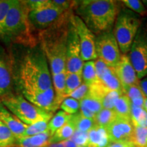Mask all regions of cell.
Returning a JSON list of instances; mask_svg holds the SVG:
<instances>
[{
    "label": "cell",
    "mask_w": 147,
    "mask_h": 147,
    "mask_svg": "<svg viewBox=\"0 0 147 147\" xmlns=\"http://www.w3.org/2000/svg\"><path fill=\"white\" fill-rule=\"evenodd\" d=\"M29 48L18 65V85L21 91H45L53 87L49 62L40 46Z\"/></svg>",
    "instance_id": "obj_1"
},
{
    "label": "cell",
    "mask_w": 147,
    "mask_h": 147,
    "mask_svg": "<svg viewBox=\"0 0 147 147\" xmlns=\"http://www.w3.org/2000/svg\"><path fill=\"white\" fill-rule=\"evenodd\" d=\"M71 13V10L68 11L57 23L38 33V42L49 62L51 75L66 70L67 40Z\"/></svg>",
    "instance_id": "obj_2"
},
{
    "label": "cell",
    "mask_w": 147,
    "mask_h": 147,
    "mask_svg": "<svg viewBox=\"0 0 147 147\" xmlns=\"http://www.w3.org/2000/svg\"><path fill=\"white\" fill-rule=\"evenodd\" d=\"M74 8L88 28L98 35L110 32L119 14L117 1L113 0L76 1Z\"/></svg>",
    "instance_id": "obj_3"
},
{
    "label": "cell",
    "mask_w": 147,
    "mask_h": 147,
    "mask_svg": "<svg viewBox=\"0 0 147 147\" xmlns=\"http://www.w3.org/2000/svg\"><path fill=\"white\" fill-rule=\"evenodd\" d=\"M29 12L26 1L14 0L3 22L0 38L27 47L38 45L29 21Z\"/></svg>",
    "instance_id": "obj_4"
},
{
    "label": "cell",
    "mask_w": 147,
    "mask_h": 147,
    "mask_svg": "<svg viewBox=\"0 0 147 147\" xmlns=\"http://www.w3.org/2000/svg\"><path fill=\"white\" fill-rule=\"evenodd\" d=\"M1 102L19 120L27 125L42 121H49L53 117V113L38 108L21 95L10 93L1 97Z\"/></svg>",
    "instance_id": "obj_5"
},
{
    "label": "cell",
    "mask_w": 147,
    "mask_h": 147,
    "mask_svg": "<svg viewBox=\"0 0 147 147\" xmlns=\"http://www.w3.org/2000/svg\"><path fill=\"white\" fill-rule=\"evenodd\" d=\"M140 23L139 18L129 11L123 10L119 14L115 22L114 35L123 54H126L131 49Z\"/></svg>",
    "instance_id": "obj_6"
},
{
    "label": "cell",
    "mask_w": 147,
    "mask_h": 147,
    "mask_svg": "<svg viewBox=\"0 0 147 147\" xmlns=\"http://www.w3.org/2000/svg\"><path fill=\"white\" fill-rule=\"evenodd\" d=\"M95 51L97 57L113 67L117 65L122 55L114 33L111 31L99 34L95 38Z\"/></svg>",
    "instance_id": "obj_7"
},
{
    "label": "cell",
    "mask_w": 147,
    "mask_h": 147,
    "mask_svg": "<svg viewBox=\"0 0 147 147\" xmlns=\"http://www.w3.org/2000/svg\"><path fill=\"white\" fill-rule=\"evenodd\" d=\"M69 10L65 11L55 7L52 2L38 10L29 11L28 18L31 26L40 32L53 26Z\"/></svg>",
    "instance_id": "obj_8"
},
{
    "label": "cell",
    "mask_w": 147,
    "mask_h": 147,
    "mask_svg": "<svg viewBox=\"0 0 147 147\" xmlns=\"http://www.w3.org/2000/svg\"><path fill=\"white\" fill-rule=\"evenodd\" d=\"M70 21L76 29L80 41L81 56L84 61L96 59L97 56L95 51V36L88 28L85 23L78 16L71 13Z\"/></svg>",
    "instance_id": "obj_9"
},
{
    "label": "cell",
    "mask_w": 147,
    "mask_h": 147,
    "mask_svg": "<svg viewBox=\"0 0 147 147\" xmlns=\"http://www.w3.org/2000/svg\"><path fill=\"white\" fill-rule=\"evenodd\" d=\"M130 61L139 79L147 76V34L138 31L130 49Z\"/></svg>",
    "instance_id": "obj_10"
},
{
    "label": "cell",
    "mask_w": 147,
    "mask_h": 147,
    "mask_svg": "<svg viewBox=\"0 0 147 147\" xmlns=\"http://www.w3.org/2000/svg\"><path fill=\"white\" fill-rule=\"evenodd\" d=\"M83 65L84 61L82 59L78 34L69 18L66 50V71L70 73L82 71Z\"/></svg>",
    "instance_id": "obj_11"
},
{
    "label": "cell",
    "mask_w": 147,
    "mask_h": 147,
    "mask_svg": "<svg viewBox=\"0 0 147 147\" xmlns=\"http://www.w3.org/2000/svg\"><path fill=\"white\" fill-rule=\"evenodd\" d=\"M21 91L27 100L45 111L53 113L59 108L55 103V93L53 87L45 91L24 90Z\"/></svg>",
    "instance_id": "obj_12"
},
{
    "label": "cell",
    "mask_w": 147,
    "mask_h": 147,
    "mask_svg": "<svg viewBox=\"0 0 147 147\" xmlns=\"http://www.w3.org/2000/svg\"><path fill=\"white\" fill-rule=\"evenodd\" d=\"M106 129L110 142H117L131 140L134 127L131 121L117 117Z\"/></svg>",
    "instance_id": "obj_13"
},
{
    "label": "cell",
    "mask_w": 147,
    "mask_h": 147,
    "mask_svg": "<svg viewBox=\"0 0 147 147\" xmlns=\"http://www.w3.org/2000/svg\"><path fill=\"white\" fill-rule=\"evenodd\" d=\"M117 76L120 80L124 91L129 87L136 84H140V79L137 73L130 61L128 55L123 54L119 63L115 67Z\"/></svg>",
    "instance_id": "obj_14"
},
{
    "label": "cell",
    "mask_w": 147,
    "mask_h": 147,
    "mask_svg": "<svg viewBox=\"0 0 147 147\" xmlns=\"http://www.w3.org/2000/svg\"><path fill=\"white\" fill-rule=\"evenodd\" d=\"M12 63L10 58L0 47V97L12 93Z\"/></svg>",
    "instance_id": "obj_15"
},
{
    "label": "cell",
    "mask_w": 147,
    "mask_h": 147,
    "mask_svg": "<svg viewBox=\"0 0 147 147\" xmlns=\"http://www.w3.org/2000/svg\"><path fill=\"white\" fill-rule=\"evenodd\" d=\"M0 121L6 125L15 136L16 139L23 136L28 125L23 123L14 114L3 106L0 102Z\"/></svg>",
    "instance_id": "obj_16"
},
{
    "label": "cell",
    "mask_w": 147,
    "mask_h": 147,
    "mask_svg": "<svg viewBox=\"0 0 147 147\" xmlns=\"http://www.w3.org/2000/svg\"><path fill=\"white\" fill-rule=\"evenodd\" d=\"M52 136L48 129L45 132L29 137H22L17 139L16 145L18 147H47L50 144Z\"/></svg>",
    "instance_id": "obj_17"
},
{
    "label": "cell",
    "mask_w": 147,
    "mask_h": 147,
    "mask_svg": "<svg viewBox=\"0 0 147 147\" xmlns=\"http://www.w3.org/2000/svg\"><path fill=\"white\" fill-rule=\"evenodd\" d=\"M89 144L97 147H107L110 143L106 127L95 124L88 131Z\"/></svg>",
    "instance_id": "obj_18"
},
{
    "label": "cell",
    "mask_w": 147,
    "mask_h": 147,
    "mask_svg": "<svg viewBox=\"0 0 147 147\" xmlns=\"http://www.w3.org/2000/svg\"><path fill=\"white\" fill-rule=\"evenodd\" d=\"M67 71H63L57 74L51 75L55 93V103L59 108L62 102L67 98L65 93V80Z\"/></svg>",
    "instance_id": "obj_19"
},
{
    "label": "cell",
    "mask_w": 147,
    "mask_h": 147,
    "mask_svg": "<svg viewBox=\"0 0 147 147\" xmlns=\"http://www.w3.org/2000/svg\"><path fill=\"white\" fill-rule=\"evenodd\" d=\"M99 81L102 82L109 91H117L124 93L120 80L116 74L115 67L108 66Z\"/></svg>",
    "instance_id": "obj_20"
},
{
    "label": "cell",
    "mask_w": 147,
    "mask_h": 147,
    "mask_svg": "<svg viewBox=\"0 0 147 147\" xmlns=\"http://www.w3.org/2000/svg\"><path fill=\"white\" fill-rule=\"evenodd\" d=\"M113 110L117 117L131 121V102L124 93L116 101Z\"/></svg>",
    "instance_id": "obj_21"
},
{
    "label": "cell",
    "mask_w": 147,
    "mask_h": 147,
    "mask_svg": "<svg viewBox=\"0 0 147 147\" xmlns=\"http://www.w3.org/2000/svg\"><path fill=\"white\" fill-rule=\"evenodd\" d=\"M76 131V127L71 119L62 126L51 136L50 144H55L64 142L67 140L70 139Z\"/></svg>",
    "instance_id": "obj_22"
},
{
    "label": "cell",
    "mask_w": 147,
    "mask_h": 147,
    "mask_svg": "<svg viewBox=\"0 0 147 147\" xmlns=\"http://www.w3.org/2000/svg\"><path fill=\"white\" fill-rule=\"evenodd\" d=\"M71 118V115H68L63 110H59L55 115H53L48 125V129L51 132V135L53 136L59 129L68 122Z\"/></svg>",
    "instance_id": "obj_23"
},
{
    "label": "cell",
    "mask_w": 147,
    "mask_h": 147,
    "mask_svg": "<svg viewBox=\"0 0 147 147\" xmlns=\"http://www.w3.org/2000/svg\"><path fill=\"white\" fill-rule=\"evenodd\" d=\"M82 71L70 73L67 72L65 80V93L67 97L83 82Z\"/></svg>",
    "instance_id": "obj_24"
},
{
    "label": "cell",
    "mask_w": 147,
    "mask_h": 147,
    "mask_svg": "<svg viewBox=\"0 0 147 147\" xmlns=\"http://www.w3.org/2000/svg\"><path fill=\"white\" fill-rule=\"evenodd\" d=\"M82 80L83 82L87 85L90 86L96 82L97 77L95 71V65L94 61H89L84 63L82 67Z\"/></svg>",
    "instance_id": "obj_25"
},
{
    "label": "cell",
    "mask_w": 147,
    "mask_h": 147,
    "mask_svg": "<svg viewBox=\"0 0 147 147\" xmlns=\"http://www.w3.org/2000/svg\"><path fill=\"white\" fill-rule=\"evenodd\" d=\"M71 121L74 125L76 130L82 132H88L95 124L94 119L85 118L80 112L71 115Z\"/></svg>",
    "instance_id": "obj_26"
},
{
    "label": "cell",
    "mask_w": 147,
    "mask_h": 147,
    "mask_svg": "<svg viewBox=\"0 0 147 147\" xmlns=\"http://www.w3.org/2000/svg\"><path fill=\"white\" fill-rule=\"evenodd\" d=\"M117 118V116L113 110L103 108L98 113L96 114L94 121L95 123L97 125L106 127Z\"/></svg>",
    "instance_id": "obj_27"
},
{
    "label": "cell",
    "mask_w": 147,
    "mask_h": 147,
    "mask_svg": "<svg viewBox=\"0 0 147 147\" xmlns=\"http://www.w3.org/2000/svg\"><path fill=\"white\" fill-rule=\"evenodd\" d=\"M17 139L6 125L0 121V147H12L16 145Z\"/></svg>",
    "instance_id": "obj_28"
},
{
    "label": "cell",
    "mask_w": 147,
    "mask_h": 147,
    "mask_svg": "<svg viewBox=\"0 0 147 147\" xmlns=\"http://www.w3.org/2000/svg\"><path fill=\"white\" fill-rule=\"evenodd\" d=\"M131 142L135 146L147 147V127L134 126Z\"/></svg>",
    "instance_id": "obj_29"
},
{
    "label": "cell",
    "mask_w": 147,
    "mask_h": 147,
    "mask_svg": "<svg viewBox=\"0 0 147 147\" xmlns=\"http://www.w3.org/2000/svg\"><path fill=\"white\" fill-rule=\"evenodd\" d=\"M80 105L87 108L88 110H89L92 113H95V115L103 109L102 101L89 95V93L87 96L82 99L81 101H80Z\"/></svg>",
    "instance_id": "obj_30"
},
{
    "label": "cell",
    "mask_w": 147,
    "mask_h": 147,
    "mask_svg": "<svg viewBox=\"0 0 147 147\" xmlns=\"http://www.w3.org/2000/svg\"><path fill=\"white\" fill-rule=\"evenodd\" d=\"M80 102L71 97H67L62 102L60 105L61 110L67 114L73 115L78 113L80 110Z\"/></svg>",
    "instance_id": "obj_31"
},
{
    "label": "cell",
    "mask_w": 147,
    "mask_h": 147,
    "mask_svg": "<svg viewBox=\"0 0 147 147\" xmlns=\"http://www.w3.org/2000/svg\"><path fill=\"white\" fill-rule=\"evenodd\" d=\"M49 121H42L36 123L28 125L23 134V137H29L41 134L48 130V125Z\"/></svg>",
    "instance_id": "obj_32"
},
{
    "label": "cell",
    "mask_w": 147,
    "mask_h": 147,
    "mask_svg": "<svg viewBox=\"0 0 147 147\" xmlns=\"http://www.w3.org/2000/svg\"><path fill=\"white\" fill-rule=\"evenodd\" d=\"M123 93L117 91H109L102 101L103 108L113 110L116 101Z\"/></svg>",
    "instance_id": "obj_33"
},
{
    "label": "cell",
    "mask_w": 147,
    "mask_h": 147,
    "mask_svg": "<svg viewBox=\"0 0 147 147\" xmlns=\"http://www.w3.org/2000/svg\"><path fill=\"white\" fill-rule=\"evenodd\" d=\"M121 2L123 3L127 8L133 10L136 13L142 14V15L146 13V10L144 3L140 0H123V1H121Z\"/></svg>",
    "instance_id": "obj_34"
},
{
    "label": "cell",
    "mask_w": 147,
    "mask_h": 147,
    "mask_svg": "<svg viewBox=\"0 0 147 147\" xmlns=\"http://www.w3.org/2000/svg\"><path fill=\"white\" fill-rule=\"evenodd\" d=\"M124 94L129 97L130 101L136 100L140 98H146L140 84H136L129 87L124 91Z\"/></svg>",
    "instance_id": "obj_35"
},
{
    "label": "cell",
    "mask_w": 147,
    "mask_h": 147,
    "mask_svg": "<svg viewBox=\"0 0 147 147\" xmlns=\"http://www.w3.org/2000/svg\"><path fill=\"white\" fill-rule=\"evenodd\" d=\"M78 147H87L89 144L88 132H82L76 130L70 138Z\"/></svg>",
    "instance_id": "obj_36"
},
{
    "label": "cell",
    "mask_w": 147,
    "mask_h": 147,
    "mask_svg": "<svg viewBox=\"0 0 147 147\" xmlns=\"http://www.w3.org/2000/svg\"><path fill=\"white\" fill-rule=\"evenodd\" d=\"M13 1L14 0H0V32Z\"/></svg>",
    "instance_id": "obj_37"
},
{
    "label": "cell",
    "mask_w": 147,
    "mask_h": 147,
    "mask_svg": "<svg viewBox=\"0 0 147 147\" xmlns=\"http://www.w3.org/2000/svg\"><path fill=\"white\" fill-rule=\"evenodd\" d=\"M89 91V87L85 83L82 82L80 87H78L76 90H74L72 93H71L67 97H71L80 102L82 99L87 96Z\"/></svg>",
    "instance_id": "obj_38"
},
{
    "label": "cell",
    "mask_w": 147,
    "mask_h": 147,
    "mask_svg": "<svg viewBox=\"0 0 147 147\" xmlns=\"http://www.w3.org/2000/svg\"><path fill=\"white\" fill-rule=\"evenodd\" d=\"M76 1H65V0H51V2L57 8L67 11L74 8Z\"/></svg>",
    "instance_id": "obj_39"
},
{
    "label": "cell",
    "mask_w": 147,
    "mask_h": 147,
    "mask_svg": "<svg viewBox=\"0 0 147 147\" xmlns=\"http://www.w3.org/2000/svg\"><path fill=\"white\" fill-rule=\"evenodd\" d=\"M26 3L29 11H33L47 6L51 3V1L50 0H36V1L30 0V1H26Z\"/></svg>",
    "instance_id": "obj_40"
},
{
    "label": "cell",
    "mask_w": 147,
    "mask_h": 147,
    "mask_svg": "<svg viewBox=\"0 0 147 147\" xmlns=\"http://www.w3.org/2000/svg\"><path fill=\"white\" fill-rule=\"evenodd\" d=\"M95 71H96V74L97 77V80H100L102 78V76L105 72L106 69L108 67V65L103 61L102 60L100 59H97L95 61Z\"/></svg>",
    "instance_id": "obj_41"
},
{
    "label": "cell",
    "mask_w": 147,
    "mask_h": 147,
    "mask_svg": "<svg viewBox=\"0 0 147 147\" xmlns=\"http://www.w3.org/2000/svg\"><path fill=\"white\" fill-rule=\"evenodd\" d=\"M107 147H135L131 141L110 142Z\"/></svg>",
    "instance_id": "obj_42"
},
{
    "label": "cell",
    "mask_w": 147,
    "mask_h": 147,
    "mask_svg": "<svg viewBox=\"0 0 147 147\" xmlns=\"http://www.w3.org/2000/svg\"><path fill=\"white\" fill-rule=\"evenodd\" d=\"M80 113L85 118L91 119H94L95 115H96L95 113H92L91 111H90L87 108H84L82 106H80Z\"/></svg>",
    "instance_id": "obj_43"
},
{
    "label": "cell",
    "mask_w": 147,
    "mask_h": 147,
    "mask_svg": "<svg viewBox=\"0 0 147 147\" xmlns=\"http://www.w3.org/2000/svg\"><path fill=\"white\" fill-rule=\"evenodd\" d=\"M140 86L144 95L147 97V77H145L144 79L140 81Z\"/></svg>",
    "instance_id": "obj_44"
},
{
    "label": "cell",
    "mask_w": 147,
    "mask_h": 147,
    "mask_svg": "<svg viewBox=\"0 0 147 147\" xmlns=\"http://www.w3.org/2000/svg\"><path fill=\"white\" fill-rule=\"evenodd\" d=\"M63 143L64 147H78L77 146V145L76 144V143L74 142V141L71 140V139L67 140L63 142Z\"/></svg>",
    "instance_id": "obj_45"
},
{
    "label": "cell",
    "mask_w": 147,
    "mask_h": 147,
    "mask_svg": "<svg viewBox=\"0 0 147 147\" xmlns=\"http://www.w3.org/2000/svg\"><path fill=\"white\" fill-rule=\"evenodd\" d=\"M47 147H64L63 143L59 142V143H55V144H50Z\"/></svg>",
    "instance_id": "obj_46"
},
{
    "label": "cell",
    "mask_w": 147,
    "mask_h": 147,
    "mask_svg": "<svg viewBox=\"0 0 147 147\" xmlns=\"http://www.w3.org/2000/svg\"><path fill=\"white\" fill-rule=\"evenodd\" d=\"M144 108L146 110V111L147 112V97H146L144 100Z\"/></svg>",
    "instance_id": "obj_47"
},
{
    "label": "cell",
    "mask_w": 147,
    "mask_h": 147,
    "mask_svg": "<svg viewBox=\"0 0 147 147\" xmlns=\"http://www.w3.org/2000/svg\"><path fill=\"white\" fill-rule=\"evenodd\" d=\"M87 147H97L96 146H95V145H92V144H89L88 145Z\"/></svg>",
    "instance_id": "obj_48"
},
{
    "label": "cell",
    "mask_w": 147,
    "mask_h": 147,
    "mask_svg": "<svg viewBox=\"0 0 147 147\" xmlns=\"http://www.w3.org/2000/svg\"><path fill=\"white\" fill-rule=\"evenodd\" d=\"M135 147H138V146H135Z\"/></svg>",
    "instance_id": "obj_49"
}]
</instances>
